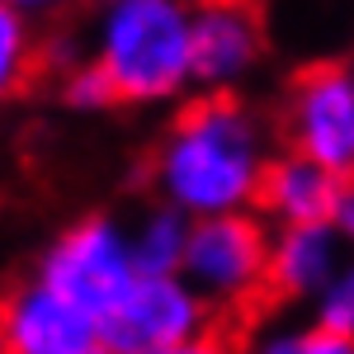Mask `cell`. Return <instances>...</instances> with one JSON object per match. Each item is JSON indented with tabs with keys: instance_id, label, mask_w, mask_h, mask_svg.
I'll list each match as a JSON object with an SVG mask.
<instances>
[{
	"instance_id": "12",
	"label": "cell",
	"mask_w": 354,
	"mask_h": 354,
	"mask_svg": "<svg viewBox=\"0 0 354 354\" xmlns=\"http://www.w3.org/2000/svg\"><path fill=\"white\" fill-rule=\"evenodd\" d=\"M38 71V38H33V19L19 10L0 5V104H10Z\"/></svg>"
},
{
	"instance_id": "18",
	"label": "cell",
	"mask_w": 354,
	"mask_h": 354,
	"mask_svg": "<svg viewBox=\"0 0 354 354\" xmlns=\"http://www.w3.org/2000/svg\"><path fill=\"white\" fill-rule=\"evenodd\" d=\"M335 232H340V241L354 250V180H350V189H345V198H340V208H335V222H330Z\"/></svg>"
},
{
	"instance_id": "7",
	"label": "cell",
	"mask_w": 354,
	"mask_h": 354,
	"mask_svg": "<svg viewBox=\"0 0 354 354\" xmlns=\"http://www.w3.org/2000/svg\"><path fill=\"white\" fill-rule=\"evenodd\" d=\"M265 62V19L255 0H194V85L232 95Z\"/></svg>"
},
{
	"instance_id": "20",
	"label": "cell",
	"mask_w": 354,
	"mask_h": 354,
	"mask_svg": "<svg viewBox=\"0 0 354 354\" xmlns=\"http://www.w3.org/2000/svg\"><path fill=\"white\" fill-rule=\"evenodd\" d=\"M350 66H354V62H350Z\"/></svg>"
},
{
	"instance_id": "5",
	"label": "cell",
	"mask_w": 354,
	"mask_h": 354,
	"mask_svg": "<svg viewBox=\"0 0 354 354\" xmlns=\"http://www.w3.org/2000/svg\"><path fill=\"white\" fill-rule=\"evenodd\" d=\"M283 137L288 151L312 156L340 175H354V66L312 62L283 95Z\"/></svg>"
},
{
	"instance_id": "19",
	"label": "cell",
	"mask_w": 354,
	"mask_h": 354,
	"mask_svg": "<svg viewBox=\"0 0 354 354\" xmlns=\"http://www.w3.org/2000/svg\"><path fill=\"white\" fill-rule=\"evenodd\" d=\"M0 354H5V345H0Z\"/></svg>"
},
{
	"instance_id": "14",
	"label": "cell",
	"mask_w": 354,
	"mask_h": 354,
	"mask_svg": "<svg viewBox=\"0 0 354 354\" xmlns=\"http://www.w3.org/2000/svg\"><path fill=\"white\" fill-rule=\"evenodd\" d=\"M62 100L76 113H104V109L118 104V90H113V81L85 57V62H71V66L62 71Z\"/></svg>"
},
{
	"instance_id": "1",
	"label": "cell",
	"mask_w": 354,
	"mask_h": 354,
	"mask_svg": "<svg viewBox=\"0 0 354 354\" xmlns=\"http://www.w3.org/2000/svg\"><path fill=\"white\" fill-rule=\"evenodd\" d=\"M270 161L274 151L265 123L232 95H203L170 123L151 161V180L161 203L203 222L227 213H255Z\"/></svg>"
},
{
	"instance_id": "17",
	"label": "cell",
	"mask_w": 354,
	"mask_h": 354,
	"mask_svg": "<svg viewBox=\"0 0 354 354\" xmlns=\"http://www.w3.org/2000/svg\"><path fill=\"white\" fill-rule=\"evenodd\" d=\"M0 5L19 10L24 19H43V15H62V10H71L76 0H0Z\"/></svg>"
},
{
	"instance_id": "16",
	"label": "cell",
	"mask_w": 354,
	"mask_h": 354,
	"mask_svg": "<svg viewBox=\"0 0 354 354\" xmlns=\"http://www.w3.org/2000/svg\"><path fill=\"white\" fill-rule=\"evenodd\" d=\"M156 354H241L222 330H203V335H194L185 345H170V350H156Z\"/></svg>"
},
{
	"instance_id": "4",
	"label": "cell",
	"mask_w": 354,
	"mask_h": 354,
	"mask_svg": "<svg viewBox=\"0 0 354 354\" xmlns=\"http://www.w3.org/2000/svg\"><path fill=\"white\" fill-rule=\"evenodd\" d=\"M270 245L274 227L260 213H227V218L194 222L185 279L198 298L218 307H245L270 293Z\"/></svg>"
},
{
	"instance_id": "11",
	"label": "cell",
	"mask_w": 354,
	"mask_h": 354,
	"mask_svg": "<svg viewBox=\"0 0 354 354\" xmlns=\"http://www.w3.org/2000/svg\"><path fill=\"white\" fill-rule=\"evenodd\" d=\"M133 236V260L137 274H180L185 255H189V236H194V218H185L180 208L156 203L128 227Z\"/></svg>"
},
{
	"instance_id": "15",
	"label": "cell",
	"mask_w": 354,
	"mask_h": 354,
	"mask_svg": "<svg viewBox=\"0 0 354 354\" xmlns=\"http://www.w3.org/2000/svg\"><path fill=\"white\" fill-rule=\"evenodd\" d=\"M312 322L354 340V250H350V260L340 265V274L322 288V298L312 302Z\"/></svg>"
},
{
	"instance_id": "6",
	"label": "cell",
	"mask_w": 354,
	"mask_h": 354,
	"mask_svg": "<svg viewBox=\"0 0 354 354\" xmlns=\"http://www.w3.org/2000/svg\"><path fill=\"white\" fill-rule=\"evenodd\" d=\"M100 330L109 354H156L213 330V307L189 288L185 274H137Z\"/></svg>"
},
{
	"instance_id": "21",
	"label": "cell",
	"mask_w": 354,
	"mask_h": 354,
	"mask_svg": "<svg viewBox=\"0 0 354 354\" xmlns=\"http://www.w3.org/2000/svg\"><path fill=\"white\" fill-rule=\"evenodd\" d=\"M350 180H354V175H350Z\"/></svg>"
},
{
	"instance_id": "9",
	"label": "cell",
	"mask_w": 354,
	"mask_h": 354,
	"mask_svg": "<svg viewBox=\"0 0 354 354\" xmlns=\"http://www.w3.org/2000/svg\"><path fill=\"white\" fill-rule=\"evenodd\" d=\"M345 189H350V175L312 161V156L283 151L265 170L255 208L270 227H326V222H335Z\"/></svg>"
},
{
	"instance_id": "13",
	"label": "cell",
	"mask_w": 354,
	"mask_h": 354,
	"mask_svg": "<svg viewBox=\"0 0 354 354\" xmlns=\"http://www.w3.org/2000/svg\"><path fill=\"white\" fill-rule=\"evenodd\" d=\"M245 354H354V340L307 322V326H274L255 335V345Z\"/></svg>"
},
{
	"instance_id": "3",
	"label": "cell",
	"mask_w": 354,
	"mask_h": 354,
	"mask_svg": "<svg viewBox=\"0 0 354 354\" xmlns=\"http://www.w3.org/2000/svg\"><path fill=\"white\" fill-rule=\"evenodd\" d=\"M38 283L81 307L90 317H109L123 302V293L137 283V260H133V236L128 227L109 213H90L57 232V241L38 260Z\"/></svg>"
},
{
	"instance_id": "8",
	"label": "cell",
	"mask_w": 354,
	"mask_h": 354,
	"mask_svg": "<svg viewBox=\"0 0 354 354\" xmlns=\"http://www.w3.org/2000/svg\"><path fill=\"white\" fill-rule=\"evenodd\" d=\"M0 345L5 354H109L100 317L28 279L0 302Z\"/></svg>"
},
{
	"instance_id": "10",
	"label": "cell",
	"mask_w": 354,
	"mask_h": 354,
	"mask_svg": "<svg viewBox=\"0 0 354 354\" xmlns=\"http://www.w3.org/2000/svg\"><path fill=\"white\" fill-rule=\"evenodd\" d=\"M350 260V245L335 227H274L270 245V293L283 302H317L322 288Z\"/></svg>"
},
{
	"instance_id": "2",
	"label": "cell",
	"mask_w": 354,
	"mask_h": 354,
	"mask_svg": "<svg viewBox=\"0 0 354 354\" xmlns=\"http://www.w3.org/2000/svg\"><path fill=\"white\" fill-rule=\"evenodd\" d=\"M90 62L118 104H170L194 85V0H100Z\"/></svg>"
}]
</instances>
